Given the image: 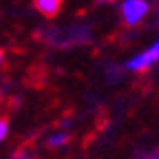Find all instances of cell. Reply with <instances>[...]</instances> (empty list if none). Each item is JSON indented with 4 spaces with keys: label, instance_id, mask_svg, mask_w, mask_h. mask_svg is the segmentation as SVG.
<instances>
[{
    "label": "cell",
    "instance_id": "cell-7",
    "mask_svg": "<svg viewBox=\"0 0 159 159\" xmlns=\"http://www.w3.org/2000/svg\"><path fill=\"white\" fill-rule=\"evenodd\" d=\"M0 62H2V51H0Z\"/></svg>",
    "mask_w": 159,
    "mask_h": 159
},
{
    "label": "cell",
    "instance_id": "cell-4",
    "mask_svg": "<svg viewBox=\"0 0 159 159\" xmlns=\"http://www.w3.org/2000/svg\"><path fill=\"white\" fill-rule=\"evenodd\" d=\"M69 135L66 133H53L49 139H47V144H49V148H62V146H66L69 144Z\"/></svg>",
    "mask_w": 159,
    "mask_h": 159
},
{
    "label": "cell",
    "instance_id": "cell-6",
    "mask_svg": "<svg viewBox=\"0 0 159 159\" xmlns=\"http://www.w3.org/2000/svg\"><path fill=\"white\" fill-rule=\"evenodd\" d=\"M146 159H159V157H146Z\"/></svg>",
    "mask_w": 159,
    "mask_h": 159
},
{
    "label": "cell",
    "instance_id": "cell-5",
    "mask_svg": "<svg viewBox=\"0 0 159 159\" xmlns=\"http://www.w3.org/2000/svg\"><path fill=\"white\" fill-rule=\"evenodd\" d=\"M7 133H9V124H7V119H2V117H0V144L5 142Z\"/></svg>",
    "mask_w": 159,
    "mask_h": 159
},
{
    "label": "cell",
    "instance_id": "cell-1",
    "mask_svg": "<svg viewBox=\"0 0 159 159\" xmlns=\"http://www.w3.org/2000/svg\"><path fill=\"white\" fill-rule=\"evenodd\" d=\"M148 11H150V5L146 0H126L119 5V16H122L126 27H137L148 16Z\"/></svg>",
    "mask_w": 159,
    "mask_h": 159
},
{
    "label": "cell",
    "instance_id": "cell-2",
    "mask_svg": "<svg viewBox=\"0 0 159 159\" xmlns=\"http://www.w3.org/2000/svg\"><path fill=\"white\" fill-rule=\"evenodd\" d=\"M155 62H159V38L155 40L146 51L133 55L128 62H126V69L133 71V73H142V71H148Z\"/></svg>",
    "mask_w": 159,
    "mask_h": 159
},
{
    "label": "cell",
    "instance_id": "cell-3",
    "mask_svg": "<svg viewBox=\"0 0 159 159\" xmlns=\"http://www.w3.org/2000/svg\"><path fill=\"white\" fill-rule=\"evenodd\" d=\"M60 7H62L60 0H38L35 2V9L47 18H53L55 13H60Z\"/></svg>",
    "mask_w": 159,
    "mask_h": 159
}]
</instances>
